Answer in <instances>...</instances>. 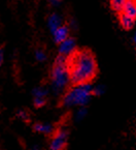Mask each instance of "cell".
<instances>
[{"label": "cell", "mask_w": 136, "mask_h": 150, "mask_svg": "<svg viewBox=\"0 0 136 150\" xmlns=\"http://www.w3.org/2000/svg\"><path fill=\"white\" fill-rule=\"evenodd\" d=\"M67 69L73 86L90 84L97 75L95 56L90 50H76L67 58Z\"/></svg>", "instance_id": "1"}, {"label": "cell", "mask_w": 136, "mask_h": 150, "mask_svg": "<svg viewBox=\"0 0 136 150\" xmlns=\"http://www.w3.org/2000/svg\"><path fill=\"white\" fill-rule=\"evenodd\" d=\"M52 82L56 90L60 91L70 82L69 71L67 69V57L58 55L55 59L53 71H52Z\"/></svg>", "instance_id": "2"}, {"label": "cell", "mask_w": 136, "mask_h": 150, "mask_svg": "<svg viewBox=\"0 0 136 150\" xmlns=\"http://www.w3.org/2000/svg\"><path fill=\"white\" fill-rule=\"evenodd\" d=\"M92 95V87L90 84L74 86L68 91L63 97V105L66 107L70 106H85L90 100Z\"/></svg>", "instance_id": "3"}, {"label": "cell", "mask_w": 136, "mask_h": 150, "mask_svg": "<svg viewBox=\"0 0 136 150\" xmlns=\"http://www.w3.org/2000/svg\"><path fill=\"white\" fill-rule=\"evenodd\" d=\"M67 132L64 129H58L53 139L50 140V150H65L67 145Z\"/></svg>", "instance_id": "4"}, {"label": "cell", "mask_w": 136, "mask_h": 150, "mask_svg": "<svg viewBox=\"0 0 136 150\" xmlns=\"http://www.w3.org/2000/svg\"><path fill=\"white\" fill-rule=\"evenodd\" d=\"M76 42H75V40L73 38H68L66 40H64L63 42L59 45V55L65 56V57H69L71 56L73 53H74L76 50Z\"/></svg>", "instance_id": "5"}, {"label": "cell", "mask_w": 136, "mask_h": 150, "mask_svg": "<svg viewBox=\"0 0 136 150\" xmlns=\"http://www.w3.org/2000/svg\"><path fill=\"white\" fill-rule=\"evenodd\" d=\"M53 34H54V40H55V42L60 45L61 42H63L64 40H66L69 38V28L66 25H62Z\"/></svg>", "instance_id": "6"}, {"label": "cell", "mask_w": 136, "mask_h": 150, "mask_svg": "<svg viewBox=\"0 0 136 150\" xmlns=\"http://www.w3.org/2000/svg\"><path fill=\"white\" fill-rule=\"evenodd\" d=\"M124 15L128 16L130 18L134 19L136 18V1H132V0H128L125 1V5H124L123 13Z\"/></svg>", "instance_id": "7"}, {"label": "cell", "mask_w": 136, "mask_h": 150, "mask_svg": "<svg viewBox=\"0 0 136 150\" xmlns=\"http://www.w3.org/2000/svg\"><path fill=\"white\" fill-rule=\"evenodd\" d=\"M61 21H62L61 18H60L57 13H52V15L48 17V28H50V30L52 31V33H54L58 28H59V27L62 26Z\"/></svg>", "instance_id": "8"}, {"label": "cell", "mask_w": 136, "mask_h": 150, "mask_svg": "<svg viewBox=\"0 0 136 150\" xmlns=\"http://www.w3.org/2000/svg\"><path fill=\"white\" fill-rule=\"evenodd\" d=\"M120 24L123 27L125 30H130L134 27V24H135V20L128 16L124 15V13H121L120 15Z\"/></svg>", "instance_id": "9"}, {"label": "cell", "mask_w": 136, "mask_h": 150, "mask_svg": "<svg viewBox=\"0 0 136 150\" xmlns=\"http://www.w3.org/2000/svg\"><path fill=\"white\" fill-rule=\"evenodd\" d=\"M33 129L35 132H42V134H50L53 132L54 128L50 124H43V123H35L33 126Z\"/></svg>", "instance_id": "10"}, {"label": "cell", "mask_w": 136, "mask_h": 150, "mask_svg": "<svg viewBox=\"0 0 136 150\" xmlns=\"http://www.w3.org/2000/svg\"><path fill=\"white\" fill-rule=\"evenodd\" d=\"M125 1L124 0H112L110 1V6L116 13H123Z\"/></svg>", "instance_id": "11"}, {"label": "cell", "mask_w": 136, "mask_h": 150, "mask_svg": "<svg viewBox=\"0 0 136 150\" xmlns=\"http://www.w3.org/2000/svg\"><path fill=\"white\" fill-rule=\"evenodd\" d=\"M48 94V90L43 87H37L33 90V95L34 97H44L46 98V95Z\"/></svg>", "instance_id": "12"}, {"label": "cell", "mask_w": 136, "mask_h": 150, "mask_svg": "<svg viewBox=\"0 0 136 150\" xmlns=\"http://www.w3.org/2000/svg\"><path fill=\"white\" fill-rule=\"evenodd\" d=\"M46 98L44 97H34V100H33V103H34V107H36V108H40V107L44 106L46 105Z\"/></svg>", "instance_id": "13"}, {"label": "cell", "mask_w": 136, "mask_h": 150, "mask_svg": "<svg viewBox=\"0 0 136 150\" xmlns=\"http://www.w3.org/2000/svg\"><path fill=\"white\" fill-rule=\"evenodd\" d=\"M35 57H36V60H37V61H39V62L44 61V60L46 59V55L44 54L43 51H41V50H36Z\"/></svg>", "instance_id": "14"}, {"label": "cell", "mask_w": 136, "mask_h": 150, "mask_svg": "<svg viewBox=\"0 0 136 150\" xmlns=\"http://www.w3.org/2000/svg\"><path fill=\"white\" fill-rule=\"evenodd\" d=\"M104 92V88L103 86H99L97 87L96 89H92V94L94 93V94H97V95H100L102 94V93Z\"/></svg>", "instance_id": "15"}, {"label": "cell", "mask_w": 136, "mask_h": 150, "mask_svg": "<svg viewBox=\"0 0 136 150\" xmlns=\"http://www.w3.org/2000/svg\"><path fill=\"white\" fill-rule=\"evenodd\" d=\"M86 113H87V110L85 108H83V109H81V110L77 112V115H76V119L77 120H79V119H81L83 118V115H86Z\"/></svg>", "instance_id": "16"}, {"label": "cell", "mask_w": 136, "mask_h": 150, "mask_svg": "<svg viewBox=\"0 0 136 150\" xmlns=\"http://www.w3.org/2000/svg\"><path fill=\"white\" fill-rule=\"evenodd\" d=\"M18 116L21 118H23L24 120H28L29 119V116L28 114H27V112H25V111H20V112L18 113Z\"/></svg>", "instance_id": "17"}, {"label": "cell", "mask_w": 136, "mask_h": 150, "mask_svg": "<svg viewBox=\"0 0 136 150\" xmlns=\"http://www.w3.org/2000/svg\"><path fill=\"white\" fill-rule=\"evenodd\" d=\"M3 62V47H0V66Z\"/></svg>", "instance_id": "18"}, {"label": "cell", "mask_w": 136, "mask_h": 150, "mask_svg": "<svg viewBox=\"0 0 136 150\" xmlns=\"http://www.w3.org/2000/svg\"><path fill=\"white\" fill-rule=\"evenodd\" d=\"M133 42H134V44H135V46H136V32H135V34H134V36H133Z\"/></svg>", "instance_id": "19"}, {"label": "cell", "mask_w": 136, "mask_h": 150, "mask_svg": "<svg viewBox=\"0 0 136 150\" xmlns=\"http://www.w3.org/2000/svg\"><path fill=\"white\" fill-rule=\"evenodd\" d=\"M31 150H39V147H38V146H34Z\"/></svg>", "instance_id": "20"}]
</instances>
